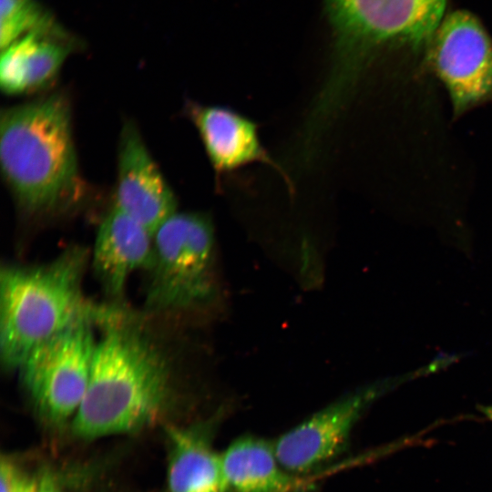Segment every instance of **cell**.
<instances>
[{
    "mask_svg": "<svg viewBox=\"0 0 492 492\" xmlns=\"http://www.w3.org/2000/svg\"><path fill=\"white\" fill-rule=\"evenodd\" d=\"M447 0H327L333 32L328 75L307 117L325 131L347 102L364 68L386 47H429Z\"/></svg>",
    "mask_w": 492,
    "mask_h": 492,
    "instance_id": "cell-3",
    "label": "cell"
},
{
    "mask_svg": "<svg viewBox=\"0 0 492 492\" xmlns=\"http://www.w3.org/2000/svg\"><path fill=\"white\" fill-rule=\"evenodd\" d=\"M429 55L456 112L492 92V43L471 13L456 10L444 17L430 44Z\"/></svg>",
    "mask_w": 492,
    "mask_h": 492,
    "instance_id": "cell-8",
    "label": "cell"
},
{
    "mask_svg": "<svg viewBox=\"0 0 492 492\" xmlns=\"http://www.w3.org/2000/svg\"><path fill=\"white\" fill-rule=\"evenodd\" d=\"M82 47L75 35L60 37L26 35L2 49L0 85L7 95L43 87L58 74L66 59Z\"/></svg>",
    "mask_w": 492,
    "mask_h": 492,
    "instance_id": "cell-12",
    "label": "cell"
},
{
    "mask_svg": "<svg viewBox=\"0 0 492 492\" xmlns=\"http://www.w3.org/2000/svg\"><path fill=\"white\" fill-rule=\"evenodd\" d=\"M220 455L228 492H297L303 486L281 465L272 442L243 436Z\"/></svg>",
    "mask_w": 492,
    "mask_h": 492,
    "instance_id": "cell-14",
    "label": "cell"
},
{
    "mask_svg": "<svg viewBox=\"0 0 492 492\" xmlns=\"http://www.w3.org/2000/svg\"><path fill=\"white\" fill-rule=\"evenodd\" d=\"M212 421L169 427L170 492H228L221 455L211 446Z\"/></svg>",
    "mask_w": 492,
    "mask_h": 492,
    "instance_id": "cell-13",
    "label": "cell"
},
{
    "mask_svg": "<svg viewBox=\"0 0 492 492\" xmlns=\"http://www.w3.org/2000/svg\"><path fill=\"white\" fill-rule=\"evenodd\" d=\"M479 411L490 421H492V405H481Z\"/></svg>",
    "mask_w": 492,
    "mask_h": 492,
    "instance_id": "cell-18",
    "label": "cell"
},
{
    "mask_svg": "<svg viewBox=\"0 0 492 492\" xmlns=\"http://www.w3.org/2000/svg\"><path fill=\"white\" fill-rule=\"evenodd\" d=\"M29 34L74 36L38 0H0L1 50Z\"/></svg>",
    "mask_w": 492,
    "mask_h": 492,
    "instance_id": "cell-15",
    "label": "cell"
},
{
    "mask_svg": "<svg viewBox=\"0 0 492 492\" xmlns=\"http://www.w3.org/2000/svg\"><path fill=\"white\" fill-rule=\"evenodd\" d=\"M90 252L79 245L38 264L6 263L0 271V363L16 372L38 344L95 313L83 292Z\"/></svg>",
    "mask_w": 492,
    "mask_h": 492,
    "instance_id": "cell-4",
    "label": "cell"
},
{
    "mask_svg": "<svg viewBox=\"0 0 492 492\" xmlns=\"http://www.w3.org/2000/svg\"><path fill=\"white\" fill-rule=\"evenodd\" d=\"M400 381L385 379L350 392L280 436L272 443L281 465L299 475L335 457L364 413Z\"/></svg>",
    "mask_w": 492,
    "mask_h": 492,
    "instance_id": "cell-7",
    "label": "cell"
},
{
    "mask_svg": "<svg viewBox=\"0 0 492 492\" xmlns=\"http://www.w3.org/2000/svg\"><path fill=\"white\" fill-rule=\"evenodd\" d=\"M144 313L150 316L193 313L218 295L215 236L210 218L175 212L153 234Z\"/></svg>",
    "mask_w": 492,
    "mask_h": 492,
    "instance_id": "cell-5",
    "label": "cell"
},
{
    "mask_svg": "<svg viewBox=\"0 0 492 492\" xmlns=\"http://www.w3.org/2000/svg\"><path fill=\"white\" fill-rule=\"evenodd\" d=\"M1 492H34L36 482L7 457L1 460Z\"/></svg>",
    "mask_w": 492,
    "mask_h": 492,
    "instance_id": "cell-16",
    "label": "cell"
},
{
    "mask_svg": "<svg viewBox=\"0 0 492 492\" xmlns=\"http://www.w3.org/2000/svg\"><path fill=\"white\" fill-rule=\"evenodd\" d=\"M152 235L176 211L172 190L150 156L136 126L122 128L114 205Z\"/></svg>",
    "mask_w": 492,
    "mask_h": 492,
    "instance_id": "cell-9",
    "label": "cell"
},
{
    "mask_svg": "<svg viewBox=\"0 0 492 492\" xmlns=\"http://www.w3.org/2000/svg\"><path fill=\"white\" fill-rule=\"evenodd\" d=\"M34 492H57L54 487H51V484L46 481H43L41 484H37Z\"/></svg>",
    "mask_w": 492,
    "mask_h": 492,
    "instance_id": "cell-17",
    "label": "cell"
},
{
    "mask_svg": "<svg viewBox=\"0 0 492 492\" xmlns=\"http://www.w3.org/2000/svg\"><path fill=\"white\" fill-rule=\"evenodd\" d=\"M85 397L72 430L91 439L133 432L158 419L171 400L176 370L168 352L122 306H103Z\"/></svg>",
    "mask_w": 492,
    "mask_h": 492,
    "instance_id": "cell-1",
    "label": "cell"
},
{
    "mask_svg": "<svg viewBox=\"0 0 492 492\" xmlns=\"http://www.w3.org/2000/svg\"><path fill=\"white\" fill-rule=\"evenodd\" d=\"M153 259V235L113 206L101 221L90 264L103 292L117 305L123 302L128 279L148 271Z\"/></svg>",
    "mask_w": 492,
    "mask_h": 492,
    "instance_id": "cell-11",
    "label": "cell"
},
{
    "mask_svg": "<svg viewBox=\"0 0 492 492\" xmlns=\"http://www.w3.org/2000/svg\"><path fill=\"white\" fill-rule=\"evenodd\" d=\"M186 108L217 178L259 162L272 168L293 190L286 171L261 142L253 121L225 107L189 102Z\"/></svg>",
    "mask_w": 492,
    "mask_h": 492,
    "instance_id": "cell-10",
    "label": "cell"
},
{
    "mask_svg": "<svg viewBox=\"0 0 492 492\" xmlns=\"http://www.w3.org/2000/svg\"><path fill=\"white\" fill-rule=\"evenodd\" d=\"M2 173L27 215L65 211L80 198L82 182L64 93L4 109L0 119Z\"/></svg>",
    "mask_w": 492,
    "mask_h": 492,
    "instance_id": "cell-2",
    "label": "cell"
},
{
    "mask_svg": "<svg viewBox=\"0 0 492 492\" xmlns=\"http://www.w3.org/2000/svg\"><path fill=\"white\" fill-rule=\"evenodd\" d=\"M99 310L100 305L36 346L16 371L35 411L48 423L59 425L75 415L85 397Z\"/></svg>",
    "mask_w": 492,
    "mask_h": 492,
    "instance_id": "cell-6",
    "label": "cell"
}]
</instances>
